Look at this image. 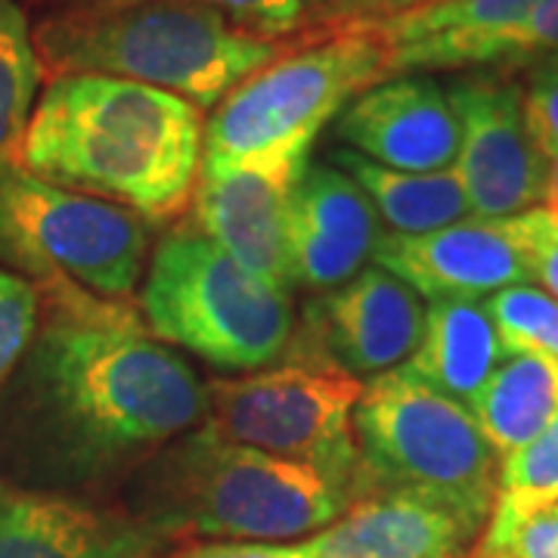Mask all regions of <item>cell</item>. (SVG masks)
I'll use <instances>...</instances> for the list:
<instances>
[{"mask_svg":"<svg viewBox=\"0 0 558 558\" xmlns=\"http://www.w3.org/2000/svg\"><path fill=\"white\" fill-rule=\"evenodd\" d=\"M537 3L539 0H432L385 20L351 25H363L388 44V78H395L403 62L416 60L422 53L490 38L519 25Z\"/></svg>","mask_w":558,"mask_h":558,"instance_id":"obj_19","label":"cell"},{"mask_svg":"<svg viewBox=\"0 0 558 558\" xmlns=\"http://www.w3.org/2000/svg\"><path fill=\"white\" fill-rule=\"evenodd\" d=\"M38 295L35 341L0 388V469L22 487L137 469L205 418L199 376L131 304L78 286H38Z\"/></svg>","mask_w":558,"mask_h":558,"instance_id":"obj_1","label":"cell"},{"mask_svg":"<svg viewBox=\"0 0 558 558\" xmlns=\"http://www.w3.org/2000/svg\"><path fill=\"white\" fill-rule=\"evenodd\" d=\"M40 78L44 65L22 3L0 0V168L20 165Z\"/></svg>","mask_w":558,"mask_h":558,"instance_id":"obj_22","label":"cell"},{"mask_svg":"<svg viewBox=\"0 0 558 558\" xmlns=\"http://www.w3.org/2000/svg\"><path fill=\"white\" fill-rule=\"evenodd\" d=\"M304 3V28L307 32H323L339 25L351 7H357L360 0H301Z\"/></svg>","mask_w":558,"mask_h":558,"instance_id":"obj_31","label":"cell"},{"mask_svg":"<svg viewBox=\"0 0 558 558\" xmlns=\"http://www.w3.org/2000/svg\"><path fill=\"white\" fill-rule=\"evenodd\" d=\"M422 329V299L403 279L373 264L314 301L295 360L326 363L351 376H381L413 357Z\"/></svg>","mask_w":558,"mask_h":558,"instance_id":"obj_11","label":"cell"},{"mask_svg":"<svg viewBox=\"0 0 558 558\" xmlns=\"http://www.w3.org/2000/svg\"><path fill=\"white\" fill-rule=\"evenodd\" d=\"M543 211L558 223V153L546 159V183H543Z\"/></svg>","mask_w":558,"mask_h":558,"instance_id":"obj_33","label":"cell"},{"mask_svg":"<svg viewBox=\"0 0 558 558\" xmlns=\"http://www.w3.org/2000/svg\"><path fill=\"white\" fill-rule=\"evenodd\" d=\"M109 3H131V0H53V7H109ZM174 3H196L218 10L236 28L267 40L304 28L301 0H174Z\"/></svg>","mask_w":558,"mask_h":558,"instance_id":"obj_27","label":"cell"},{"mask_svg":"<svg viewBox=\"0 0 558 558\" xmlns=\"http://www.w3.org/2000/svg\"><path fill=\"white\" fill-rule=\"evenodd\" d=\"M168 543L131 512L0 475V558H156Z\"/></svg>","mask_w":558,"mask_h":558,"instance_id":"obj_15","label":"cell"},{"mask_svg":"<svg viewBox=\"0 0 558 558\" xmlns=\"http://www.w3.org/2000/svg\"><path fill=\"white\" fill-rule=\"evenodd\" d=\"M44 75H106L215 109L277 57V40L236 28L218 10L174 0L50 7L32 28Z\"/></svg>","mask_w":558,"mask_h":558,"instance_id":"obj_3","label":"cell"},{"mask_svg":"<svg viewBox=\"0 0 558 558\" xmlns=\"http://www.w3.org/2000/svg\"><path fill=\"white\" fill-rule=\"evenodd\" d=\"M558 497V416L519 453L502 459L494 502H543Z\"/></svg>","mask_w":558,"mask_h":558,"instance_id":"obj_25","label":"cell"},{"mask_svg":"<svg viewBox=\"0 0 558 558\" xmlns=\"http://www.w3.org/2000/svg\"><path fill=\"white\" fill-rule=\"evenodd\" d=\"M481 527L447 502L418 494H379L351 502L304 539L311 558H462Z\"/></svg>","mask_w":558,"mask_h":558,"instance_id":"obj_17","label":"cell"},{"mask_svg":"<svg viewBox=\"0 0 558 558\" xmlns=\"http://www.w3.org/2000/svg\"><path fill=\"white\" fill-rule=\"evenodd\" d=\"M304 168H245L202 159L193 186V227L245 270L289 292V205Z\"/></svg>","mask_w":558,"mask_h":558,"instance_id":"obj_12","label":"cell"},{"mask_svg":"<svg viewBox=\"0 0 558 558\" xmlns=\"http://www.w3.org/2000/svg\"><path fill=\"white\" fill-rule=\"evenodd\" d=\"M236 84L205 121L202 159L301 168L319 131L366 87L388 78V44L363 25L314 32Z\"/></svg>","mask_w":558,"mask_h":558,"instance_id":"obj_5","label":"cell"},{"mask_svg":"<svg viewBox=\"0 0 558 558\" xmlns=\"http://www.w3.org/2000/svg\"><path fill=\"white\" fill-rule=\"evenodd\" d=\"M40 326L38 286L0 267V388L13 376Z\"/></svg>","mask_w":558,"mask_h":558,"instance_id":"obj_26","label":"cell"},{"mask_svg":"<svg viewBox=\"0 0 558 558\" xmlns=\"http://www.w3.org/2000/svg\"><path fill=\"white\" fill-rule=\"evenodd\" d=\"M140 319L156 341L186 348L220 369H260L295 336L289 292L245 270L193 220L156 245Z\"/></svg>","mask_w":558,"mask_h":558,"instance_id":"obj_7","label":"cell"},{"mask_svg":"<svg viewBox=\"0 0 558 558\" xmlns=\"http://www.w3.org/2000/svg\"><path fill=\"white\" fill-rule=\"evenodd\" d=\"M422 3H432V0H360L357 7L348 10V16L339 25H351V22H369V20H385V16H395L403 10H413ZM336 28V25H332ZM326 32V28H323Z\"/></svg>","mask_w":558,"mask_h":558,"instance_id":"obj_32","label":"cell"},{"mask_svg":"<svg viewBox=\"0 0 558 558\" xmlns=\"http://www.w3.org/2000/svg\"><path fill=\"white\" fill-rule=\"evenodd\" d=\"M153 223L116 202L0 168V267L35 286H78L131 304Z\"/></svg>","mask_w":558,"mask_h":558,"instance_id":"obj_8","label":"cell"},{"mask_svg":"<svg viewBox=\"0 0 558 558\" xmlns=\"http://www.w3.org/2000/svg\"><path fill=\"white\" fill-rule=\"evenodd\" d=\"M202 140V109L168 90L106 75H62L40 94L20 168L165 223L193 199Z\"/></svg>","mask_w":558,"mask_h":558,"instance_id":"obj_2","label":"cell"},{"mask_svg":"<svg viewBox=\"0 0 558 558\" xmlns=\"http://www.w3.org/2000/svg\"><path fill=\"white\" fill-rule=\"evenodd\" d=\"M336 134L363 159L407 174L447 171L459 156L453 102L428 75H398L366 87L344 106Z\"/></svg>","mask_w":558,"mask_h":558,"instance_id":"obj_13","label":"cell"},{"mask_svg":"<svg viewBox=\"0 0 558 558\" xmlns=\"http://www.w3.org/2000/svg\"><path fill=\"white\" fill-rule=\"evenodd\" d=\"M381 218L357 180L336 165H307L289 205V282L332 292L379 248Z\"/></svg>","mask_w":558,"mask_h":558,"instance_id":"obj_14","label":"cell"},{"mask_svg":"<svg viewBox=\"0 0 558 558\" xmlns=\"http://www.w3.org/2000/svg\"><path fill=\"white\" fill-rule=\"evenodd\" d=\"M354 438L351 502L418 494L447 502L484 531L497 499V453L469 407L398 366L363 385Z\"/></svg>","mask_w":558,"mask_h":558,"instance_id":"obj_6","label":"cell"},{"mask_svg":"<svg viewBox=\"0 0 558 558\" xmlns=\"http://www.w3.org/2000/svg\"><path fill=\"white\" fill-rule=\"evenodd\" d=\"M459 119L457 171L472 218L502 220L543 202L546 156L527 128L521 84L462 75L447 84Z\"/></svg>","mask_w":558,"mask_h":558,"instance_id":"obj_10","label":"cell"},{"mask_svg":"<svg viewBox=\"0 0 558 558\" xmlns=\"http://www.w3.org/2000/svg\"><path fill=\"white\" fill-rule=\"evenodd\" d=\"M527 128L539 153L549 159L558 153V53H549L531 65L527 84L521 87Z\"/></svg>","mask_w":558,"mask_h":558,"instance_id":"obj_29","label":"cell"},{"mask_svg":"<svg viewBox=\"0 0 558 558\" xmlns=\"http://www.w3.org/2000/svg\"><path fill=\"white\" fill-rule=\"evenodd\" d=\"M478 553L484 558H558V497L527 506L494 502Z\"/></svg>","mask_w":558,"mask_h":558,"instance_id":"obj_24","label":"cell"},{"mask_svg":"<svg viewBox=\"0 0 558 558\" xmlns=\"http://www.w3.org/2000/svg\"><path fill=\"white\" fill-rule=\"evenodd\" d=\"M502 233L515 242L521 258L531 270V279H539L543 292L558 301V223L543 208H531L512 218L497 220Z\"/></svg>","mask_w":558,"mask_h":558,"instance_id":"obj_28","label":"cell"},{"mask_svg":"<svg viewBox=\"0 0 558 558\" xmlns=\"http://www.w3.org/2000/svg\"><path fill=\"white\" fill-rule=\"evenodd\" d=\"M329 161L339 165L348 178L357 180L363 193L376 205L379 218L395 233L418 236L472 218V208L453 168L432 174H407L363 159L354 149H332Z\"/></svg>","mask_w":558,"mask_h":558,"instance_id":"obj_21","label":"cell"},{"mask_svg":"<svg viewBox=\"0 0 558 558\" xmlns=\"http://www.w3.org/2000/svg\"><path fill=\"white\" fill-rule=\"evenodd\" d=\"M348 494L317 469L186 432L134 469L131 515L168 539L227 537L277 543L323 531Z\"/></svg>","mask_w":558,"mask_h":558,"instance_id":"obj_4","label":"cell"},{"mask_svg":"<svg viewBox=\"0 0 558 558\" xmlns=\"http://www.w3.org/2000/svg\"><path fill=\"white\" fill-rule=\"evenodd\" d=\"M509 354L558 360V301L537 286H509L484 301Z\"/></svg>","mask_w":558,"mask_h":558,"instance_id":"obj_23","label":"cell"},{"mask_svg":"<svg viewBox=\"0 0 558 558\" xmlns=\"http://www.w3.org/2000/svg\"><path fill=\"white\" fill-rule=\"evenodd\" d=\"M363 381L326 363L292 360L245 379L205 385V428L220 440L317 469L348 494L357 469L354 410Z\"/></svg>","mask_w":558,"mask_h":558,"instance_id":"obj_9","label":"cell"},{"mask_svg":"<svg viewBox=\"0 0 558 558\" xmlns=\"http://www.w3.org/2000/svg\"><path fill=\"white\" fill-rule=\"evenodd\" d=\"M373 260L403 279L418 299L432 301L481 299L531 279L515 242L497 220L481 218L418 236L385 233Z\"/></svg>","mask_w":558,"mask_h":558,"instance_id":"obj_16","label":"cell"},{"mask_svg":"<svg viewBox=\"0 0 558 558\" xmlns=\"http://www.w3.org/2000/svg\"><path fill=\"white\" fill-rule=\"evenodd\" d=\"M174 558H311L301 543H252V539H227V543H202L190 546Z\"/></svg>","mask_w":558,"mask_h":558,"instance_id":"obj_30","label":"cell"},{"mask_svg":"<svg viewBox=\"0 0 558 558\" xmlns=\"http://www.w3.org/2000/svg\"><path fill=\"white\" fill-rule=\"evenodd\" d=\"M469 410L497 457L519 453L558 416V360L509 354Z\"/></svg>","mask_w":558,"mask_h":558,"instance_id":"obj_20","label":"cell"},{"mask_svg":"<svg viewBox=\"0 0 558 558\" xmlns=\"http://www.w3.org/2000/svg\"><path fill=\"white\" fill-rule=\"evenodd\" d=\"M509 357L481 299H444L425 307V329L403 366L435 391L472 407L481 388Z\"/></svg>","mask_w":558,"mask_h":558,"instance_id":"obj_18","label":"cell"}]
</instances>
